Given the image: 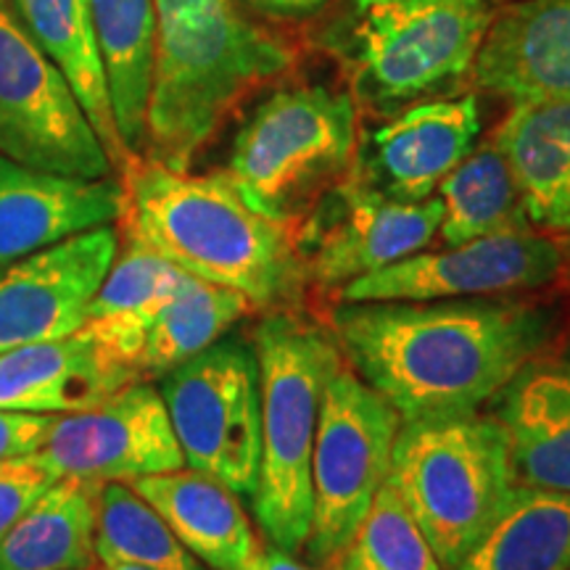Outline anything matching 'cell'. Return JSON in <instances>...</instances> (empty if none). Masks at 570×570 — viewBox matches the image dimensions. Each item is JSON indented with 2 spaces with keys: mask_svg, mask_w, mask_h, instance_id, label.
<instances>
[{
  "mask_svg": "<svg viewBox=\"0 0 570 570\" xmlns=\"http://www.w3.org/2000/svg\"><path fill=\"white\" fill-rule=\"evenodd\" d=\"M473 80L512 106L568 101L570 0H518L494 13Z\"/></svg>",
  "mask_w": 570,
  "mask_h": 570,
  "instance_id": "cell-17",
  "label": "cell"
},
{
  "mask_svg": "<svg viewBox=\"0 0 570 570\" xmlns=\"http://www.w3.org/2000/svg\"><path fill=\"white\" fill-rule=\"evenodd\" d=\"M53 481L56 475L35 454L0 462V539Z\"/></svg>",
  "mask_w": 570,
  "mask_h": 570,
  "instance_id": "cell-31",
  "label": "cell"
},
{
  "mask_svg": "<svg viewBox=\"0 0 570 570\" xmlns=\"http://www.w3.org/2000/svg\"><path fill=\"white\" fill-rule=\"evenodd\" d=\"M125 175L130 240L185 275L238 291L254 309H298L309 275L296 238L288 225L252 209L223 173L190 175L132 159Z\"/></svg>",
  "mask_w": 570,
  "mask_h": 570,
  "instance_id": "cell-2",
  "label": "cell"
},
{
  "mask_svg": "<svg viewBox=\"0 0 570 570\" xmlns=\"http://www.w3.org/2000/svg\"><path fill=\"white\" fill-rule=\"evenodd\" d=\"M441 212L439 196L396 202L352 173L317 198L296 240L309 283L341 288L423 252L439 235Z\"/></svg>",
  "mask_w": 570,
  "mask_h": 570,
  "instance_id": "cell-12",
  "label": "cell"
},
{
  "mask_svg": "<svg viewBox=\"0 0 570 570\" xmlns=\"http://www.w3.org/2000/svg\"><path fill=\"white\" fill-rule=\"evenodd\" d=\"M96 558L104 566L209 570L183 547L167 520L130 483H104L98 497Z\"/></svg>",
  "mask_w": 570,
  "mask_h": 570,
  "instance_id": "cell-29",
  "label": "cell"
},
{
  "mask_svg": "<svg viewBox=\"0 0 570 570\" xmlns=\"http://www.w3.org/2000/svg\"><path fill=\"white\" fill-rule=\"evenodd\" d=\"M331 570H444L415 518L386 481Z\"/></svg>",
  "mask_w": 570,
  "mask_h": 570,
  "instance_id": "cell-30",
  "label": "cell"
},
{
  "mask_svg": "<svg viewBox=\"0 0 570 570\" xmlns=\"http://www.w3.org/2000/svg\"><path fill=\"white\" fill-rule=\"evenodd\" d=\"M399 412L352 367L327 383L312 449V529L304 552L331 566L389 479Z\"/></svg>",
  "mask_w": 570,
  "mask_h": 570,
  "instance_id": "cell-9",
  "label": "cell"
},
{
  "mask_svg": "<svg viewBox=\"0 0 570 570\" xmlns=\"http://www.w3.org/2000/svg\"><path fill=\"white\" fill-rule=\"evenodd\" d=\"M436 194L444 209L439 235L446 246L531 227L508 161L494 142L465 156Z\"/></svg>",
  "mask_w": 570,
  "mask_h": 570,
  "instance_id": "cell-28",
  "label": "cell"
},
{
  "mask_svg": "<svg viewBox=\"0 0 570 570\" xmlns=\"http://www.w3.org/2000/svg\"><path fill=\"white\" fill-rule=\"evenodd\" d=\"M130 487L209 570H244L259 550L240 497L198 470L177 468L142 475Z\"/></svg>",
  "mask_w": 570,
  "mask_h": 570,
  "instance_id": "cell-20",
  "label": "cell"
},
{
  "mask_svg": "<svg viewBox=\"0 0 570 570\" xmlns=\"http://www.w3.org/2000/svg\"><path fill=\"white\" fill-rule=\"evenodd\" d=\"M96 570H151V568H140V566H98Z\"/></svg>",
  "mask_w": 570,
  "mask_h": 570,
  "instance_id": "cell-35",
  "label": "cell"
},
{
  "mask_svg": "<svg viewBox=\"0 0 570 570\" xmlns=\"http://www.w3.org/2000/svg\"><path fill=\"white\" fill-rule=\"evenodd\" d=\"M254 9L273 13V17H306L323 9L325 0H246Z\"/></svg>",
  "mask_w": 570,
  "mask_h": 570,
  "instance_id": "cell-34",
  "label": "cell"
},
{
  "mask_svg": "<svg viewBox=\"0 0 570 570\" xmlns=\"http://www.w3.org/2000/svg\"><path fill=\"white\" fill-rule=\"evenodd\" d=\"M101 483L56 479L0 539V570H96Z\"/></svg>",
  "mask_w": 570,
  "mask_h": 570,
  "instance_id": "cell-22",
  "label": "cell"
},
{
  "mask_svg": "<svg viewBox=\"0 0 570 570\" xmlns=\"http://www.w3.org/2000/svg\"><path fill=\"white\" fill-rule=\"evenodd\" d=\"M125 217V185L114 177L85 180L0 154V275L75 235Z\"/></svg>",
  "mask_w": 570,
  "mask_h": 570,
  "instance_id": "cell-15",
  "label": "cell"
},
{
  "mask_svg": "<svg viewBox=\"0 0 570 570\" xmlns=\"http://www.w3.org/2000/svg\"><path fill=\"white\" fill-rule=\"evenodd\" d=\"M183 275L185 273L154 254L151 248L138 240H127V248L122 254L117 252L101 288L92 296L80 331L96 341L106 354L138 373L135 362H138L148 325L161 304L175 294Z\"/></svg>",
  "mask_w": 570,
  "mask_h": 570,
  "instance_id": "cell-24",
  "label": "cell"
},
{
  "mask_svg": "<svg viewBox=\"0 0 570 570\" xmlns=\"http://www.w3.org/2000/svg\"><path fill=\"white\" fill-rule=\"evenodd\" d=\"M494 146L508 161L529 225L570 235V98L512 106Z\"/></svg>",
  "mask_w": 570,
  "mask_h": 570,
  "instance_id": "cell-21",
  "label": "cell"
},
{
  "mask_svg": "<svg viewBox=\"0 0 570 570\" xmlns=\"http://www.w3.org/2000/svg\"><path fill=\"white\" fill-rule=\"evenodd\" d=\"M386 481L444 570L473 552L518 487L502 425L479 410L402 420Z\"/></svg>",
  "mask_w": 570,
  "mask_h": 570,
  "instance_id": "cell-5",
  "label": "cell"
},
{
  "mask_svg": "<svg viewBox=\"0 0 570 570\" xmlns=\"http://www.w3.org/2000/svg\"><path fill=\"white\" fill-rule=\"evenodd\" d=\"M554 327L552 309L512 296L341 302L331 315L344 360L402 420L494 402Z\"/></svg>",
  "mask_w": 570,
  "mask_h": 570,
  "instance_id": "cell-1",
  "label": "cell"
},
{
  "mask_svg": "<svg viewBox=\"0 0 570 570\" xmlns=\"http://www.w3.org/2000/svg\"><path fill=\"white\" fill-rule=\"evenodd\" d=\"M491 19L489 0H348L331 46L356 92L394 109L473 71Z\"/></svg>",
  "mask_w": 570,
  "mask_h": 570,
  "instance_id": "cell-7",
  "label": "cell"
},
{
  "mask_svg": "<svg viewBox=\"0 0 570 570\" xmlns=\"http://www.w3.org/2000/svg\"><path fill=\"white\" fill-rule=\"evenodd\" d=\"M454 570H570V494L518 483L497 523Z\"/></svg>",
  "mask_w": 570,
  "mask_h": 570,
  "instance_id": "cell-26",
  "label": "cell"
},
{
  "mask_svg": "<svg viewBox=\"0 0 570 570\" xmlns=\"http://www.w3.org/2000/svg\"><path fill=\"white\" fill-rule=\"evenodd\" d=\"M244 570H320V568L306 566V562L294 558V552H285L281 547L269 544L267 550H256V554L248 560V566Z\"/></svg>",
  "mask_w": 570,
  "mask_h": 570,
  "instance_id": "cell-33",
  "label": "cell"
},
{
  "mask_svg": "<svg viewBox=\"0 0 570 570\" xmlns=\"http://www.w3.org/2000/svg\"><path fill=\"white\" fill-rule=\"evenodd\" d=\"M481 132L479 98H436L410 106L370 132L362 180L396 202H425Z\"/></svg>",
  "mask_w": 570,
  "mask_h": 570,
  "instance_id": "cell-16",
  "label": "cell"
},
{
  "mask_svg": "<svg viewBox=\"0 0 570 570\" xmlns=\"http://www.w3.org/2000/svg\"><path fill=\"white\" fill-rule=\"evenodd\" d=\"M566 252L550 235L512 230L417 252L407 259L341 285V302H444L515 296L554 283Z\"/></svg>",
  "mask_w": 570,
  "mask_h": 570,
  "instance_id": "cell-11",
  "label": "cell"
},
{
  "mask_svg": "<svg viewBox=\"0 0 570 570\" xmlns=\"http://www.w3.org/2000/svg\"><path fill=\"white\" fill-rule=\"evenodd\" d=\"M90 17L98 51H101L119 140L130 159H138L142 142H146L156 6L154 0H90Z\"/></svg>",
  "mask_w": 570,
  "mask_h": 570,
  "instance_id": "cell-25",
  "label": "cell"
},
{
  "mask_svg": "<svg viewBox=\"0 0 570 570\" xmlns=\"http://www.w3.org/2000/svg\"><path fill=\"white\" fill-rule=\"evenodd\" d=\"M19 19L35 42L51 56V61L63 71L71 90L80 98L90 125L109 151L114 167H127L130 154L119 140L114 122L109 85L98 51L96 30H92L90 0H11Z\"/></svg>",
  "mask_w": 570,
  "mask_h": 570,
  "instance_id": "cell-23",
  "label": "cell"
},
{
  "mask_svg": "<svg viewBox=\"0 0 570 570\" xmlns=\"http://www.w3.org/2000/svg\"><path fill=\"white\" fill-rule=\"evenodd\" d=\"M56 479L132 483L185 468L159 389L135 381L88 410L56 415L35 452Z\"/></svg>",
  "mask_w": 570,
  "mask_h": 570,
  "instance_id": "cell-13",
  "label": "cell"
},
{
  "mask_svg": "<svg viewBox=\"0 0 570 570\" xmlns=\"http://www.w3.org/2000/svg\"><path fill=\"white\" fill-rule=\"evenodd\" d=\"M56 415H30V412H0V462L30 458L40 452L51 433Z\"/></svg>",
  "mask_w": 570,
  "mask_h": 570,
  "instance_id": "cell-32",
  "label": "cell"
},
{
  "mask_svg": "<svg viewBox=\"0 0 570 570\" xmlns=\"http://www.w3.org/2000/svg\"><path fill=\"white\" fill-rule=\"evenodd\" d=\"M140 381L82 331L0 354V412L67 415Z\"/></svg>",
  "mask_w": 570,
  "mask_h": 570,
  "instance_id": "cell-19",
  "label": "cell"
},
{
  "mask_svg": "<svg viewBox=\"0 0 570 570\" xmlns=\"http://www.w3.org/2000/svg\"><path fill=\"white\" fill-rule=\"evenodd\" d=\"M520 487L570 494V352H541L494 399Z\"/></svg>",
  "mask_w": 570,
  "mask_h": 570,
  "instance_id": "cell-18",
  "label": "cell"
},
{
  "mask_svg": "<svg viewBox=\"0 0 570 570\" xmlns=\"http://www.w3.org/2000/svg\"><path fill=\"white\" fill-rule=\"evenodd\" d=\"M354 98L325 85L273 92L235 135L223 175L244 202L291 225L306 206L354 173Z\"/></svg>",
  "mask_w": 570,
  "mask_h": 570,
  "instance_id": "cell-6",
  "label": "cell"
},
{
  "mask_svg": "<svg viewBox=\"0 0 570 570\" xmlns=\"http://www.w3.org/2000/svg\"><path fill=\"white\" fill-rule=\"evenodd\" d=\"M0 154L85 180L111 177L114 169L77 92L27 32L11 0H0Z\"/></svg>",
  "mask_w": 570,
  "mask_h": 570,
  "instance_id": "cell-10",
  "label": "cell"
},
{
  "mask_svg": "<svg viewBox=\"0 0 570 570\" xmlns=\"http://www.w3.org/2000/svg\"><path fill=\"white\" fill-rule=\"evenodd\" d=\"M119 252L114 225L27 256L0 275V354L77 333Z\"/></svg>",
  "mask_w": 570,
  "mask_h": 570,
  "instance_id": "cell-14",
  "label": "cell"
},
{
  "mask_svg": "<svg viewBox=\"0 0 570 570\" xmlns=\"http://www.w3.org/2000/svg\"><path fill=\"white\" fill-rule=\"evenodd\" d=\"M262 389V462L252 508L273 547L302 552L312 529V449L331 377L344 365L331 327L298 309L267 312L254 331Z\"/></svg>",
  "mask_w": 570,
  "mask_h": 570,
  "instance_id": "cell-4",
  "label": "cell"
},
{
  "mask_svg": "<svg viewBox=\"0 0 570 570\" xmlns=\"http://www.w3.org/2000/svg\"><path fill=\"white\" fill-rule=\"evenodd\" d=\"M185 468L252 499L262 462V389L254 341L223 336L159 377Z\"/></svg>",
  "mask_w": 570,
  "mask_h": 570,
  "instance_id": "cell-8",
  "label": "cell"
},
{
  "mask_svg": "<svg viewBox=\"0 0 570 570\" xmlns=\"http://www.w3.org/2000/svg\"><path fill=\"white\" fill-rule=\"evenodd\" d=\"M156 42L142 159L188 169L230 111L294 53L233 0H154Z\"/></svg>",
  "mask_w": 570,
  "mask_h": 570,
  "instance_id": "cell-3",
  "label": "cell"
},
{
  "mask_svg": "<svg viewBox=\"0 0 570 570\" xmlns=\"http://www.w3.org/2000/svg\"><path fill=\"white\" fill-rule=\"evenodd\" d=\"M254 306L238 291L204 283L198 277L183 275L175 294L161 304L146 338H142L138 362L140 381L161 377L185 360L209 348L214 341L227 336V331L252 315Z\"/></svg>",
  "mask_w": 570,
  "mask_h": 570,
  "instance_id": "cell-27",
  "label": "cell"
}]
</instances>
